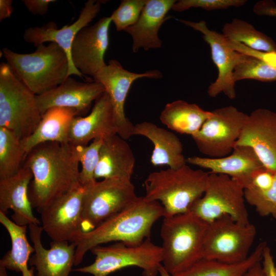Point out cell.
Masks as SVG:
<instances>
[{
  "mask_svg": "<svg viewBox=\"0 0 276 276\" xmlns=\"http://www.w3.org/2000/svg\"><path fill=\"white\" fill-rule=\"evenodd\" d=\"M245 201L261 216L271 215L276 219V172L271 188L266 190L244 189Z\"/></svg>",
  "mask_w": 276,
  "mask_h": 276,
  "instance_id": "cell-34",
  "label": "cell"
},
{
  "mask_svg": "<svg viewBox=\"0 0 276 276\" xmlns=\"http://www.w3.org/2000/svg\"><path fill=\"white\" fill-rule=\"evenodd\" d=\"M33 178L29 168L22 166L15 174L0 179V212L7 214L13 211L12 220L20 226H29L41 222L34 215L28 195Z\"/></svg>",
  "mask_w": 276,
  "mask_h": 276,
  "instance_id": "cell-21",
  "label": "cell"
},
{
  "mask_svg": "<svg viewBox=\"0 0 276 276\" xmlns=\"http://www.w3.org/2000/svg\"><path fill=\"white\" fill-rule=\"evenodd\" d=\"M95 256L94 262L73 270L93 276H108L129 266L143 270L144 276H156L163 262L161 246L153 243L150 238L135 245L118 242L109 246H96L90 250Z\"/></svg>",
  "mask_w": 276,
  "mask_h": 276,
  "instance_id": "cell-7",
  "label": "cell"
},
{
  "mask_svg": "<svg viewBox=\"0 0 276 276\" xmlns=\"http://www.w3.org/2000/svg\"><path fill=\"white\" fill-rule=\"evenodd\" d=\"M11 0H0V20L10 16L13 11Z\"/></svg>",
  "mask_w": 276,
  "mask_h": 276,
  "instance_id": "cell-42",
  "label": "cell"
},
{
  "mask_svg": "<svg viewBox=\"0 0 276 276\" xmlns=\"http://www.w3.org/2000/svg\"><path fill=\"white\" fill-rule=\"evenodd\" d=\"M222 34L229 40L255 50L276 52V43L271 38L243 20L234 18L230 22L225 24Z\"/></svg>",
  "mask_w": 276,
  "mask_h": 276,
  "instance_id": "cell-30",
  "label": "cell"
},
{
  "mask_svg": "<svg viewBox=\"0 0 276 276\" xmlns=\"http://www.w3.org/2000/svg\"><path fill=\"white\" fill-rule=\"evenodd\" d=\"M177 20L201 32L204 40L210 47L212 58L218 69V74L216 80L208 87L209 96L215 97L223 93L229 99H234L236 95L234 70L244 60L247 55L233 49L228 44L227 38L222 34L209 29L204 20L198 22L181 19Z\"/></svg>",
  "mask_w": 276,
  "mask_h": 276,
  "instance_id": "cell-13",
  "label": "cell"
},
{
  "mask_svg": "<svg viewBox=\"0 0 276 276\" xmlns=\"http://www.w3.org/2000/svg\"><path fill=\"white\" fill-rule=\"evenodd\" d=\"M246 2L245 0H180L175 3L172 10L182 12L191 8H201L210 11L241 7Z\"/></svg>",
  "mask_w": 276,
  "mask_h": 276,
  "instance_id": "cell-36",
  "label": "cell"
},
{
  "mask_svg": "<svg viewBox=\"0 0 276 276\" xmlns=\"http://www.w3.org/2000/svg\"><path fill=\"white\" fill-rule=\"evenodd\" d=\"M27 9L34 15H45L49 9V5L55 2L54 0H23Z\"/></svg>",
  "mask_w": 276,
  "mask_h": 276,
  "instance_id": "cell-39",
  "label": "cell"
},
{
  "mask_svg": "<svg viewBox=\"0 0 276 276\" xmlns=\"http://www.w3.org/2000/svg\"><path fill=\"white\" fill-rule=\"evenodd\" d=\"M111 21L110 16L104 17L93 25L83 28L74 38L71 51V61L84 76L94 77L106 65L104 55L109 44Z\"/></svg>",
  "mask_w": 276,
  "mask_h": 276,
  "instance_id": "cell-15",
  "label": "cell"
},
{
  "mask_svg": "<svg viewBox=\"0 0 276 276\" xmlns=\"http://www.w3.org/2000/svg\"><path fill=\"white\" fill-rule=\"evenodd\" d=\"M0 276H8L7 269L1 264H0Z\"/></svg>",
  "mask_w": 276,
  "mask_h": 276,
  "instance_id": "cell-45",
  "label": "cell"
},
{
  "mask_svg": "<svg viewBox=\"0 0 276 276\" xmlns=\"http://www.w3.org/2000/svg\"><path fill=\"white\" fill-rule=\"evenodd\" d=\"M133 135L145 136L152 143L154 148L150 163L153 166L167 165L170 168L177 169L186 164L181 141L168 130L145 121L133 126Z\"/></svg>",
  "mask_w": 276,
  "mask_h": 276,
  "instance_id": "cell-25",
  "label": "cell"
},
{
  "mask_svg": "<svg viewBox=\"0 0 276 276\" xmlns=\"http://www.w3.org/2000/svg\"><path fill=\"white\" fill-rule=\"evenodd\" d=\"M209 176V172L193 169L186 164L177 169L154 171L144 181V196L162 205L164 217L183 214L190 211L203 195Z\"/></svg>",
  "mask_w": 276,
  "mask_h": 276,
  "instance_id": "cell-3",
  "label": "cell"
},
{
  "mask_svg": "<svg viewBox=\"0 0 276 276\" xmlns=\"http://www.w3.org/2000/svg\"><path fill=\"white\" fill-rule=\"evenodd\" d=\"M25 158L20 140L11 131L0 127V179L17 173Z\"/></svg>",
  "mask_w": 276,
  "mask_h": 276,
  "instance_id": "cell-31",
  "label": "cell"
},
{
  "mask_svg": "<svg viewBox=\"0 0 276 276\" xmlns=\"http://www.w3.org/2000/svg\"><path fill=\"white\" fill-rule=\"evenodd\" d=\"M17 77L7 63L0 64V127L13 132L20 140L35 131L42 117L36 97Z\"/></svg>",
  "mask_w": 276,
  "mask_h": 276,
  "instance_id": "cell-6",
  "label": "cell"
},
{
  "mask_svg": "<svg viewBox=\"0 0 276 276\" xmlns=\"http://www.w3.org/2000/svg\"><path fill=\"white\" fill-rule=\"evenodd\" d=\"M257 234L250 223L240 224L228 216L208 223L203 244L202 259L235 263L245 260Z\"/></svg>",
  "mask_w": 276,
  "mask_h": 276,
  "instance_id": "cell-10",
  "label": "cell"
},
{
  "mask_svg": "<svg viewBox=\"0 0 276 276\" xmlns=\"http://www.w3.org/2000/svg\"><path fill=\"white\" fill-rule=\"evenodd\" d=\"M261 262V261L256 263L244 276H265Z\"/></svg>",
  "mask_w": 276,
  "mask_h": 276,
  "instance_id": "cell-43",
  "label": "cell"
},
{
  "mask_svg": "<svg viewBox=\"0 0 276 276\" xmlns=\"http://www.w3.org/2000/svg\"><path fill=\"white\" fill-rule=\"evenodd\" d=\"M79 116L73 108L54 107L48 109L41 117L37 128L29 136L20 140L26 155L36 146L45 142L68 144V133L73 119Z\"/></svg>",
  "mask_w": 276,
  "mask_h": 276,
  "instance_id": "cell-26",
  "label": "cell"
},
{
  "mask_svg": "<svg viewBox=\"0 0 276 276\" xmlns=\"http://www.w3.org/2000/svg\"><path fill=\"white\" fill-rule=\"evenodd\" d=\"M131 180L106 178L84 187L82 232H88L122 211L137 197Z\"/></svg>",
  "mask_w": 276,
  "mask_h": 276,
  "instance_id": "cell-9",
  "label": "cell"
},
{
  "mask_svg": "<svg viewBox=\"0 0 276 276\" xmlns=\"http://www.w3.org/2000/svg\"><path fill=\"white\" fill-rule=\"evenodd\" d=\"M229 46L234 50L243 54L259 59L276 67V52H266L255 50L238 42L227 39Z\"/></svg>",
  "mask_w": 276,
  "mask_h": 276,
  "instance_id": "cell-38",
  "label": "cell"
},
{
  "mask_svg": "<svg viewBox=\"0 0 276 276\" xmlns=\"http://www.w3.org/2000/svg\"><path fill=\"white\" fill-rule=\"evenodd\" d=\"M158 273L160 276H172L167 270L165 269L162 264H160L158 267Z\"/></svg>",
  "mask_w": 276,
  "mask_h": 276,
  "instance_id": "cell-44",
  "label": "cell"
},
{
  "mask_svg": "<svg viewBox=\"0 0 276 276\" xmlns=\"http://www.w3.org/2000/svg\"><path fill=\"white\" fill-rule=\"evenodd\" d=\"M176 2L147 1L136 22L124 30L132 37L133 52H138L140 48L147 51L161 48L162 41L158 36V31L162 24L171 17L167 14Z\"/></svg>",
  "mask_w": 276,
  "mask_h": 276,
  "instance_id": "cell-23",
  "label": "cell"
},
{
  "mask_svg": "<svg viewBox=\"0 0 276 276\" xmlns=\"http://www.w3.org/2000/svg\"><path fill=\"white\" fill-rule=\"evenodd\" d=\"M262 268L265 276H276L275 266L270 248L265 246L262 255Z\"/></svg>",
  "mask_w": 276,
  "mask_h": 276,
  "instance_id": "cell-41",
  "label": "cell"
},
{
  "mask_svg": "<svg viewBox=\"0 0 276 276\" xmlns=\"http://www.w3.org/2000/svg\"><path fill=\"white\" fill-rule=\"evenodd\" d=\"M104 1L88 0L82 9L78 19L72 24L58 29L55 22H50L39 27L27 29L23 35L28 43H33L36 47L45 42L58 44L66 53L70 63L68 77L76 75L81 78L84 76L72 64L71 58L72 45L79 32L97 15Z\"/></svg>",
  "mask_w": 276,
  "mask_h": 276,
  "instance_id": "cell-17",
  "label": "cell"
},
{
  "mask_svg": "<svg viewBox=\"0 0 276 276\" xmlns=\"http://www.w3.org/2000/svg\"><path fill=\"white\" fill-rule=\"evenodd\" d=\"M211 115L196 104L178 100L167 103L160 115L162 123L180 134L196 133Z\"/></svg>",
  "mask_w": 276,
  "mask_h": 276,
  "instance_id": "cell-27",
  "label": "cell"
},
{
  "mask_svg": "<svg viewBox=\"0 0 276 276\" xmlns=\"http://www.w3.org/2000/svg\"><path fill=\"white\" fill-rule=\"evenodd\" d=\"M247 114L233 106L217 108L192 136L199 151L211 158L230 154L241 134Z\"/></svg>",
  "mask_w": 276,
  "mask_h": 276,
  "instance_id": "cell-11",
  "label": "cell"
},
{
  "mask_svg": "<svg viewBox=\"0 0 276 276\" xmlns=\"http://www.w3.org/2000/svg\"><path fill=\"white\" fill-rule=\"evenodd\" d=\"M163 77L158 70L135 73L123 68L114 59L108 61L93 77V81L102 84L108 94L112 106L118 134L127 140L132 135L133 125L126 118L124 105L127 94L132 83L142 78L159 79Z\"/></svg>",
  "mask_w": 276,
  "mask_h": 276,
  "instance_id": "cell-12",
  "label": "cell"
},
{
  "mask_svg": "<svg viewBox=\"0 0 276 276\" xmlns=\"http://www.w3.org/2000/svg\"><path fill=\"white\" fill-rule=\"evenodd\" d=\"M118 134L112 106L105 91L95 102L86 116L75 117L71 124L68 144L71 146H86L97 139H104Z\"/></svg>",
  "mask_w": 276,
  "mask_h": 276,
  "instance_id": "cell-20",
  "label": "cell"
},
{
  "mask_svg": "<svg viewBox=\"0 0 276 276\" xmlns=\"http://www.w3.org/2000/svg\"><path fill=\"white\" fill-rule=\"evenodd\" d=\"M79 164L68 143L49 142L34 147L23 164L33 174L28 190L32 207L40 213L53 200L81 185Z\"/></svg>",
  "mask_w": 276,
  "mask_h": 276,
  "instance_id": "cell-1",
  "label": "cell"
},
{
  "mask_svg": "<svg viewBox=\"0 0 276 276\" xmlns=\"http://www.w3.org/2000/svg\"><path fill=\"white\" fill-rule=\"evenodd\" d=\"M254 79L263 82L276 81V67L249 56L238 64L233 72L235 82L243 79Z\"/></svg>",
  "mask_w": 276,
  "mask_h": 276,
  "instance_id": "cell-33",
  "label": "cell"
},
{
  "mask_svg": "<svg viewBox=\"0 0 276 276\" xmlns=\"http://www.w3.org/2000/svg\"><path fill=\"white\" fill-rule=\"evenodd\" d=\"M208 225L191 211L164 217L160 229L162 265L172 276L186 270L202 259Z\"/></svg>",
  "mask_w": 276,
  "mask_h": 276,
  "instance_id": "cell-4",
  "label": "cell"
},
{
  "mask_svg": "<svg viewBox=\"0 0 276 276\" xmlns=\"http://www.w3.org/2000/svg\"><path fill=\"white\" fill-rule=\"evenodd\" d=\"M105 91L100 83L79 82L69 76L56 87L36 97L41 114L50 108L60 107L74 109L80 116Z\"/></svg>",
  "mask_w": 276,
  "mask_h": 276,
  "instance_id": "cell-18",
  "label": "cell"
},
{
  "mask_svg": "<svg viewBox=\"0 0 276 276\" xmlns=\"http://www.w3.org/2000/svg\"><path fill=\"white\" fill-rule=\"evenodd\" d=\"M103 139H97L86 146H71L72 150L81 166L79 173V182L84 187L97 180L95 172L97 167L99 151Z\"/></svg>",
  "mask_w": 276,
  "mask_h": 276,
  "instance_id": "cell-32",
  "label": "cell"
},
{
  "mask_svg": "<svg viewBox=\"0 0 276 276\" xmlns=\"http://www.w3.org/2000/svg\"><path fill=\"white\" fill-rule=\"evenodd\" d=\"M275 269H276V267H275Z\"/></svg>",
  "mask_w": 276,
  "mask_h": 276,
  "instance_id": "cell-46",
  "label": "cell"
},
{
  "mask_svg": "<svg viewBox=\"0 0 276 276\" xmlns=\"http://www.w3.org/2000/svg\"><path fill=\"white\" fill-rule=\"evenodd\" d=\"M84 187L79 186L53 200L40 212L43 231L53 241L72 243L82 232Z\"/></svg>",
  "mask_w": 276,
  "mask_h": 276,
  "instance_id": "cell-14",
  "label": "cell"
},
{
  "mask_svg": "<svg viewBox=\"0 0 276 276\" xmlns=\"http://www.w3.org/2000/svg\"><path fill=\"white\" fill-rule=\"evenodd\" d=\"M240 146L252 148L265 167L276 172V113L258 108L248 115L235 147Z\"/></svg>",
  "mask_w": 276,
  "mask_h": 276,
  "instance_id": "cell-16",
  "label": "cell"
},
{
  "mask_svg": "<svg viewBox=\"0 0 276 276\" xmlns=\"http://www.w3.org/2000/svg\"><path fill=\"white\" fill-rule=\"evenodd\" d=\"M244 190L236 179L209 172L205 192L190 211L208 223L226 216L240 224H247L250 222Z\"/></svg>",
  "mask_w": 276,
  "mask_h": 276,
  "instance_id": "cell-8",
  "label": "cell"
},
{
  "mask_svg": "<svg viewBox=\"0 0 276 276\" xmlns=\"http://www.w3.org/2000/svg\"><path fill=\"white\" fill-rule=\"evenodd\" d=\"M266 242L260 243L243 261L227 263L201 259L186 270L173 276H244L256 263L262 261Z\"/></svg>",
  "mask_w": 276,
  "mask_h": 276,
  "instance_id": "cell-29",
  "label": "cell"
},
{
  "mask_svg": "<svg viewBox=\"0 0 276 276\" xmlns=\"http://www.w3.org/2000/svg\"><path fill=\"white\" fill-rule=\"evenodd\" d=\"M186 163L210 170V173L228 175L238 180L244 188L251 173L264 166L252 148L234 147L231 154L219 158L189 157Z\"/></svg>",
  "mask_w": 276,
  "mask_h": 276,
  "instance_id": "cell-22",
  "label": "cell"
},
{
  "mask_svg": "<svg viewBox=\"0 0 276 276\" xmlns=\"http://www.w3.org/2000/svg\"><path fill=\"white\" fill-rule=\"evenodd\" d=\"M148 0H123L110 16L117 31L135 24Z\"/></svg>",
  "mask_w": 276,
  "mask_h": 276,
  "instance_id": "cell-35",
  "label": "cell"
},
{
  "mask_svg": "<svg viewBox=\"0 0 276 276\" xmlns=\"http://www.w3.org/2000/svg\"><path fill=\"white\" fill-rule=\"evenodd\" d=\"M165 217L162 205L157 201L137 197L129 205L88 232H81L72 243L75 246V266L93 247L112 241L135 245L150 237L153 224Z\"/></svg>",
  "mask_w": 276,
  "mask_h": 276,
  "instance_id": "cell-2",
  "label": "cell"
},
{
  "mask_svg": "<svg viewBox=\"0 0 276 276\" xmlns=\"http://www.w3.org/2000/svg\"><path fill=\"white\" fill-rule=\"evenodd\" d=\"M2 53L17 77L35 95L56 87L68 77L67 55L56 43L40 44L29 54L17 53L6 48Z\"/></svg>",
  "mask_w": 276,
  "mask_h": 276,
  "instance_id": "cell-5",
  "label": "cell"
},
{
  "mask_svg": "<svg viewBox=\"0 0 276 276\" xmlns=\"http://www.w3.org/2000/svg\"><path fill=\"white\" fill-rule=\"evenodd\" d=\"M28 226L34 248L29 264L35 267L36 276H69L75 263V244L52 241L50 248L47 249L41 242L42 226L35 224Z\"/></svg>",
  "mask_w": 276,
  "mask_h": 276,
  "instance_id": "cell-19",
  "label": "cell"
},
{
  "mask_svg": "<svg viewBox=\"0 0 276 276\" xmlns=\"http://www.w3.org/2000/svg\"><path fill=\"white\" fill-rule=\"evenodd\" d=\"M275 172L263 166L254 171L244 189L266 190L273 185Z\"/></svg>",
  "mask_w": 276,
  "mask_h": 276,
  "instance_id": "cell-37",
  "label": "cell"
},
{
  "mask_svg": "<svg viewBox=\"0 0 276 276\" xmlns=\"http://www.w3.org/2000/svg\"><path fill=\"white\" fill-rule=\"evenodd\" d=\"M253 12L259 15L276 17V5L272 1H260L254 5Z\"/></svg>",
  "mask_w": 276,
  "mask_h": 276,
  "instance_id": "cell-40",
  "label": "cell"
},
{
  "mask_svg": "<svg viewBox=\"0 0 276 276\" xmlns=\"http://www.w3.org/2000/svg\"><path fill=\"white\" fill-rule=\"evenodd\" d=\"M0 222L7 231L11 241V248L0 261L7 269L21 272L22 276L33 273V268L28 266L31 254L34 248L29 243L27 236V226H20L0 212Z\"/></svg>",
  "mask_w": 276,
  "mask_h": 276,
  "instance_id": "cell-28",
  "label": "cell"
},
{
  "mask_svg": "<svg viewBox=\"0 0 276 276\" xmlns=\"http://www.w3.org/2000/svg\"><path fill=\"white\" fill-rule=\"evenodd\" d=\"M126 140L118 134L103 139L95 172L96 180L115 178L131 180L135 159Z\"/></svg>",
  "mask_w": 276,
  "mask_h": 276,
  "instance_id": "cell-24",
  "label": "cell"
}]
</instances>
